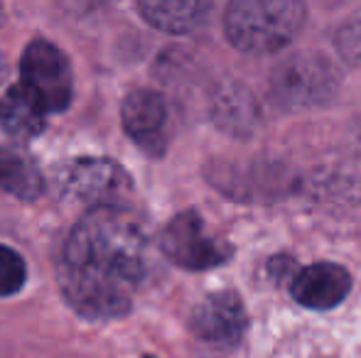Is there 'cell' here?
I'll use <instances>...</instances> for the list:
<instances>
[{"mask_svg":"<svg viewBox=\"0 0 361 358\" xmlns=\"http://www.w3.org/2000/svg\"><path fill=\"white\" fill-rule=\"evenodd\" d=\"M67 302L86 319L128 314L145 277V236L126 209H91L72 229L57 265Z\"/></svg>","mask_w":361,"mask_h":358,"instance_id":"cell-1","label":"cell"},{"mask_svg":"<svg viewBox=\"0 0 361 358\" xmlns=\"http://www.w3.org/2000/svg\"><path fill=\"white\" fill-rule=\"evenodd\" d=\"M305 0H228L224 30L228 42L246 54H273L298 37Z\"/></svg>","mask_w":361,"mask_h":358,"instance_id":"cell-2","label":"cell"},{"mask_svg":"<svg viewBox=\"0 0 361 358\" xmlns=\"http://www.w3.org/2000/svg\"><path fill=\"white\" fill-rule=\"evenodd\" d=\"M339 77L327 57L300 52L278 64L271 77V91L278 106L302 110L329 101L337 91Z\"/></svg>","mask_w":361,"mask_h":358,"instance_id":"cell-3","label":"cell"},{"mask_svg":"<svg viewBox=\"0 0 361 358\" xmlns=\"http://www.w3.org/2000/svg\"><path fill=\"white\" fill-rule=\"evenodd\" d=\"M20 84L44 106L47 113H59L74 94V77L62 49L47 39H32L20 59Z\"/></svg>","mask_w":361,"mask_h":358,"instance_id":"cell-4","label":"cell"},{"mask_svg":"<svg viewBox=\"0 0 361 358\" xmlns=\"http://www.w3.org/2000/svg\"><path fill=\"white\" fill-rule=\"evenodd\" d=\"M160 248L175 265L185 270H209L228 260V248L216 234L207 229L197 211H182L165 226Z\"/></svg>","mask_w":361,"mask_h":358,"instance_id":"cell-5","label":"cell"},{"mask_svg":"<svg viewBox=\"0 0 361 358\" xmlns=\"http://www.w3.org/2000/svg\"><path fill=\"white\" fill-rule=\"evenodd\" d=\"M67 191L91 209H128L133 181L118 162L106 158L76 160L64 177Z\"/></svg>","mask_w":361,"mask_h":358,"instance_id":"cell-6","label":"cell"},{"mask_svg":"<svg viewBox=\"0 0 361 358\" xmlns=\"http://www.w3.org/2000/svg\"><path fill=\"white\" fill-rule=\"evenodd\" d=\"M192 331L214 346H233L246 331V312L233 292H212L192 312Z\"/></svg>","mask_w":361,"mask_h":358,"instance_id":"cell-7","label":"cell"},{"mask_svg":"<svg viewBox=\"0 0 361 358\" xmlns=\"http://www.w3.org/2000/svg\"><path fill=\"white\" fill-rule=\"evenodd\" d=\"M123 128L145 153L160 155L165 148V120L167 108L160 94L150 89H135L126 96L121 106Z\"/></svg>","mask_w":361,"mask_h":358,"instance_id":"cell-8","label":"cell"},{"mask_svg":"<svg viewBox=\"0 0 361 358\" xmlns=\"http://www.w3.org/2000/svg\"><path fill=\"white\" fill-rule=\"evenodd\" d=\"M352 290V277L337 263H312L307 268L298 270L293 277L295 302L307 309H332L342 305L344 297Z\"/></svg>","mask_w":361,"mask_h":358,"instance_id":"cell-9","label":"cell"},{"mask_svg":"<svg viewBox=\"0 0 361 358\" xmlns=\"http://www.w3.org/2000/svg\"><path fill=\"white\" fill-rule=\"evenodd\" d=\"M0 128L18 143H30L47 128V110L23 84L0 96Z\"/></svg>","mask_w":361,"mask_h":358,"instance_id":"cell-10","label":"cell"},{"mask_svg":"<svg viewBox=\"0 0 361 358\" xmlns=\"http://www.w3.org/2000/svg\"><path fill=\"white\" fill-rule=\"evenodd\" d=\"M138 13L160 32L190 34L207 23L212 0H138Z\"/></svg>","mask_w":361,"mask_h":358,"instance_id":"cell-11","label":"cell"},{"mask_svg":"<svg viewBox=\"0 0 361 358\" xmlns=\"http://www.w3.org/2000/svg\"><path fill=\"white\" fill-rule=\"evenodd\" d=\"M0 189L18 199L32 201L44 191V179L30 158L10 148H0Z\"/></svg>","mask_w":361,"mask_h":358,"instance_id":"cell-12","label":"cell"},{"mask_svg":"<svg viewBox=\"0 0 361 358\" xmlns=\"http://www.w3.org/2000/svg\"><path fill=\"white\" fill-rule=\"evenodd\" d=\"M27 280V268L20 253L8 245H0V297H10L23 290Z\"/></svg>","mask_w":361,"mask_h":358,"instance_id":"cell-13","label":"cell"},{"mask_svg":"<svg viewBox=\"0 0 361 358\" xmlns=\"http://www.w3.org/2000/svg\"><path fill=\"white\" fill-rule=\"evenodd\" d=\"M337 49L352 67H361V10L354 13L337 32Z\"/></svg>","mask_w":361,"mask_h":358,"instance_id":"cell-14","label":"cell"},{"mask_svg":"<svg viewBox=\"0 0 361 358\" xmlns=\"http://www.w3.org/2000/svg\"><path fill=\"white\" fill-rule=\"evenodd\" d=\"M143 358H155V356H143Z\"/></svg>","mask_w":361,"mask_h":358,"instance_id":"cell-15","label":"cell"}]
</instances>
